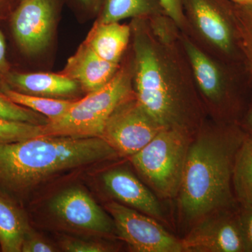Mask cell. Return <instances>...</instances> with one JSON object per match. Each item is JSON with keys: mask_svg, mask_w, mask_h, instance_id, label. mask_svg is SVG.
Returning a JSON list of instances; mask_svg holds the SVG:
<instances>
[{"mask_svg": "<svg viewBox=\"0 0 252 252\" xmlns=\"http://www.w3.org/2000/svg\"><path fill=\"white\" fill-rule=\"evenodd\" d=\"M246 134L238 123H226L190 142L178 193L180 210L189 221L240 207L233 192V165Z\"/></svg>", "mask_w": 252, "mask_h": 252, "instance_id": "6da1fadb", "label": "cell"}, {"mask_svg": "<svg viewBox=\"0 0 252 252\" xmlns=\"http://www.w3.org/2000/svg\"><path fill=\"white\" fill-rule=\"evenodd\" d=\"M118 156L97 137L44 135L0 144V190L23 196L56 176Z\"/></svg>", "mask_w": 252, "mask_h": 252, "instance_id": "7a4b0ae2", "label": "cell"}, {"mask_svg": "<svg viewBox=\"0 0 252 252\" xmlns=\"http://www.w3.org/2000/svg\"><path fill=\"white\" fill-rule=\"evenodd\" d=\"M134 63L132 83L136 98L163 128L191 134L195 108L177 81L152 36L140 25L132 28Z\"/></svg>", "mask_w": 252, "mask_h": 252, "instance_id": "3957f363", "label": "cell"}, {"mask_svg": "<svg viewBox=\"0 0 252 252\" xmlns=\"http://www.w3.org/2000/svg\"><path fill=\"white\" fill-rule=\"evenodd\" d=\"M134 94L132 68L121 67L108 84L75 99L62 117L43 125V136L101 137L114 111Z\"/></svg>", "mask_w": 252, "mask_h": 252, "instance_id": "277c9868", "label": "cell"}, {"mask_svg": "<svg viewBox=\"0 0 252 252\" xmlns=\"http://www.w3.org/2000/svg\"><path fill=\"white\" fill-rule=\"evenodd\" d=\"M191 139L187 131L162 128L130 161L149 185L164 198L178 195Z\"/></svg>", "mask_w": 252, "mask_h": 252, "instance_id": "5b68a950", "label": "cell"}, {"mask_svg": "<svg viewBox=\"0 0 252 252\" xmlns=\"http://www.w3.org/2000/svg\"><path fill=\"white\" fill-rule=\"evenodd\" d=\"M65 3L66 0H18L4 22L20 54L34 58L49 49Z\"/></svg>", "mask_w": 252, "mask_h": 252, "instance_id": "8992f818", "label": "cell"}, {"mask_svg": "<svg viewBox=\"0 0 252 252\" xmlns=\"http://www.w3.org/2000/svg\"><path fill=\"white\" fill-rule=\"evenodd\" d=\"M182 2L184 10L206 41L227 61L243 67L234 3L230 0H182Z\"/></svg>", "mask_w": 252, "mask_h": 252, "instance_id": "52a82bcc", "label": "cell"}, {"mask_svg": "<svg viewBox=\"0 0 252 252\" xmlns=\"http://www.w3.org/2000/svg\"><path fill=\"white\" fill-rule=\"evenodd\" d=\"M162 128L134 94L114 111L106 122L101 137L119 155L132 157L153 140Z\"/></svg>", "mask_w": 252, "mask_h": 252, "instance_id": "ba28073f", "label": "cell"}, {"mask_svg": "<svg viewBox=\"0 0 252 252\" xmlns=\"http://www.w3.org/2000/svg\"><path fill=\"white\" fill-rule=\"evenodd\" d=\"M106 209L112 215L120 238L134 252H183L179 240L156 219L117 202H110Z\"/></svg>", "mask_w": 252, "mask_h": 252, "instance_id": "9c48e42d", "label": "cell"}, {"mask_svg": "<svg viewBox=\"0 0 252 252\" xmlns=\"http://www.w3.org/2000/svg\"><path fill=\"white\" fill-rule=\"evenodd\" d=\"M239 209L212 212L197 221L182 245L184 252H247Z\"/></svg>", "mask_w": 252, "mask_h": 252, "instance_id": "30bf717a", "label": "cell"}, {"mask_svg": "<svg viewBox=\"0 0 252 252\" xmlns=\"http://www.w3.org/2000/svg\"><path fill=\"white\" fill-rule=\"evenodd\" d=\"M51 212L67 224L83 230L107 233L110 220L95 201L83 189L72 187L56 195L50 203Z\"/></svg>", "mask_w": 252, "mask_h": 252, "instance_id": "8fae6325", "label": "cell"}, {"mask_svg": "<svg viewBox=\"0 0 252 252\" xmlns=\"http://www.w3.org/2000/svg\"><path fill=\"white\" fill-rule=\"evenodd\" d=\"M120 67L102 59L83 41L61 73L75 81L87 94L108 84Z\"/></svg>", "mask_w": 252, "mask_h": 252, "instance_id": "7c38bea8", "label": "cell"}, {"mask_svg": "<svg viewBox=\"0 0 252 252\" xmlns=\"http://www.w3.org/2000/svg\"><path fill=\"white\" fill-rule=\"evenodd\" d=\"M102 180L109 193L122 204L156 220L163 219L161 205L157 196L131 172L114 169L105 172Z\"/></svg>", "mask_w": 252, "mask_h": 252, "instance_id": "4fadbf2b", "label": "cell"}, {"mask_svg": "<svg viewBox=\"0 0 252 252\" xmlns=\"http://www.w3.org/2000/svg\"><path fill=\"white\" fill-rule=\"evenodd\" d=\"M6 86L21 94L49 98L77 99L83 92L78 83L61 72H26L13 69Z\"/></svg>", "mask_w": 252, "mask_h": 252, "instance_id": "5bb4252c", "label": "cell"}, {"mask_svg": "<svg viewBox=\"0 0 252 252\" xmlns=\"http://www.w3.org/2000/svg\"><path fill=\"white\" fill-rule=\"evenodd\" d=\"M132 36V28L116 23L96 21L84 41L102 59L119 64Z\"/></svg>", "mask_w": 252, "mask_h": 252, "instance_id": "9a60e30c", "label": "cell"}, {"mask_svg": "<svg viewBox=\"0 0 252 252\" xmlns=\"http://www.w3.org/2000/svg\"><path fill=\"white\" fill-rule=\"evenodd\" d=\"M29 225L23 212L0 190V248L3 252H21Z\"/></svg>", "mask_w": 252, "mask_h": 252, "instance_id": "2e32d148", "label": "cell"}, {"mask_svg": "<svg viewBox=\"0 0 252 252\" xmlns=\"http://www.w3.org/2000/svg\"><path fill=\"white\" fill-rule=\"evenodd\" d=\"M164 14L158 0H103L96 21L120 22L126 18H152Z\"/></svg>", "mask_w": 252, "mask_h": 252, "instance_id": "e0dca14e", "label": "cell"}, {"mask_svg": "<svg viewBox=\"0 0 252 252\" xmlns=\"http://www.w3.org/2000/svg\"><path fill=\"white\" fill-rule=\"evenodd\" d=\"M233 189L240 207L252 205V135L247 133L235 155Z\"/></svg>", "mask_w": 252, "mask_h": 252, "instance_id": "ac0fdd59", "label": "cell"}, {"mask_svg": "<svg viewBox=\"0 0 252 252\" xmlns=\"http://www.w3.org/2000/svg\"><path fill=\"white\" fill-rule=\"evenodd\" d=\"M1 90L8 98L15 103L39 113L47 118L49 122H54L62 117L75 100L49 98L21 94L17 91L11 90L7 86L2 88Z\"/></svg>", "mask_w": 252, "mask_h": 252, "instance_id": "d6986e66", "label": "cell"}, {"mask_svg": "<svg viewBox=\"0 0 252 252\" xmlns=\"http://www.w3.org/2000/svg\"><path fill=\"white\" fill-rule=\"evenodd\" d=\"M234 14L243 54V67L252 85V3L234 4Z\"/></svg>", "mask_w": 252, "mask_h": 252, "instance_id": "ffe728a7", "label": "cell"}, {"mask_svg": "<svg viewBox=\"0 0 252 252\" xmlns=\"http://www.w3.org/2000/svg\"><path fill=\"white\" fill-rule=\"evenodd\" d=\"M43 136V125L0 118V144L14 143Z\"/></svg>", "mask_w": 252, "mask_h": 252, "instance_id": "44dd1931", "label": "cell"}, {"mask_svg": "<svg viewBox=\"0 0 252 252\" xmlns=\"http://www.w3.org/2000/svg\"><path fill=\"white\" fill-rule=\"evenodd\" d=\"M0 118L8 120L16 121L45 125L49 123V119L39 113L26 108L23 106L15 103L8 98L0 89Z\"/></svg>", "mask_w": 252, "mask_h": 252, "instance_id": "7402d4cb", "label": "cell"}, {"mask_svg": "<svg viewBox=\"0 0 252 252\" xmlns=\"http://www.w3.org/2000/svg\"><path fill=\"white\" fill-rule=\"evenodd\" d=\"M66 3L83 18L95 17L102 7L103 0H66Z\"/></svg>", "mask_w": 252, "mask_h": 252, "instance_id": "603a6c76", "label": "cell"}, {"mask_svg": "<svg viewBox=\"0 0 252 252\" xmlns=\"http://www.w3.org/2000/svg\"><path fill=\"white\" fill-rule=\"evenodd\" d=\"M64 251L69 252H106L111 248L103 244L79 240H66L63 244Z\"/></svg>", "mask_w": 252, "mask_h": 252, "instance_id": "cb8c5ba5", "label": "cell"}, {"mask_svg": "<svg viewBox=\"0 0 252 252\" xmlns=\"http://www.w3.org/2000/svg\"><path fill=\"white\" fill-rule=\"evenodd\" d=\"M164 14L178 26L185 22V10L182 0H158Z\"/></svg>", "mask_w": 252, "mask_h": 252, "instance_id": "d4e9b609", "label": "cell"}, {"mask_svg": "<svg viewBox=\"0 0 252 252\" xmlns=\"http://www.w3.org/2000/svg\"><path fill=\"white\" fill-rule=\"evenodd\" d=\"M239 217L246 251L252 252V205L248 207H240Z\"/></svg>", "mask_w": 252, "mask_h": 252, "instance_id": "484cf974", "label": "cell"}, {"mask_svg": "<svg viewBox=\"0 0 252 252\" xmlns=\"http://www.w3.org/2000/svg\"><path fill=\"white\" fill-rule=\"evenodd\" d=\"M12 69L7 57L6 38L3 32L0 30V89L6 86L7 78Z\"/></svg>", "mask_w": 252, "mask_h": 252, "instance_id": "4316f807", "label": "cell"}, {"mask_svg": "<svg viewBox=\"0 0 252 252\" xmlns=\"http://www.w3.org/2000/svg\"><path fill=\"white\" fill-rule=\"evenodd\" d=\"M56 251L54 247L41 239L28 234L21 248V252H52Z\"/></svg>", "mask_w": 252, "mask_h": 252, "instance_id": "83f0119b", "label": "cell"}, {"mask_svg": "<svg viewBox=\"0 0 252 252\" xmlns=\"http://www.w3.org/2000/svg\"><path fill=\"white\" fill-rule=\"evenodd\" d=\"M18 0H0V23L4 22Z\"/></svg>", "mask_w": 252, "mask_h": 252, "instance_id": "f1b7e54d", "label": "cell"}, {"mask_svg": "<svg viewBox=\"0 0 252 252\" xmlns=\"http://www.w3.org/2000/svg\"><path fill=\"white\" fill-rule=\"evenodd\" d=\"M247 133L252 135V104L244 115L243 119L239 123Z\"/></svg>", "mask_w": 252, "mask_h": 252, "instance_id": "f546056e", "label": "cell"}, {"mask_svg": "<svg viewBox=\"0 0 252 252\" xmlns=\"http://www.w3.org/2000/svg\"><path fill=\"white\" fill-rule=\"evenodd\" d=\"M230 1L236 4H248L252 3V0H230Z\"/></svg>", "mask_w": 252, "mask_h": 252, "instance_id": "4dcf8cb0", "label": "cell"}]
</instances>
